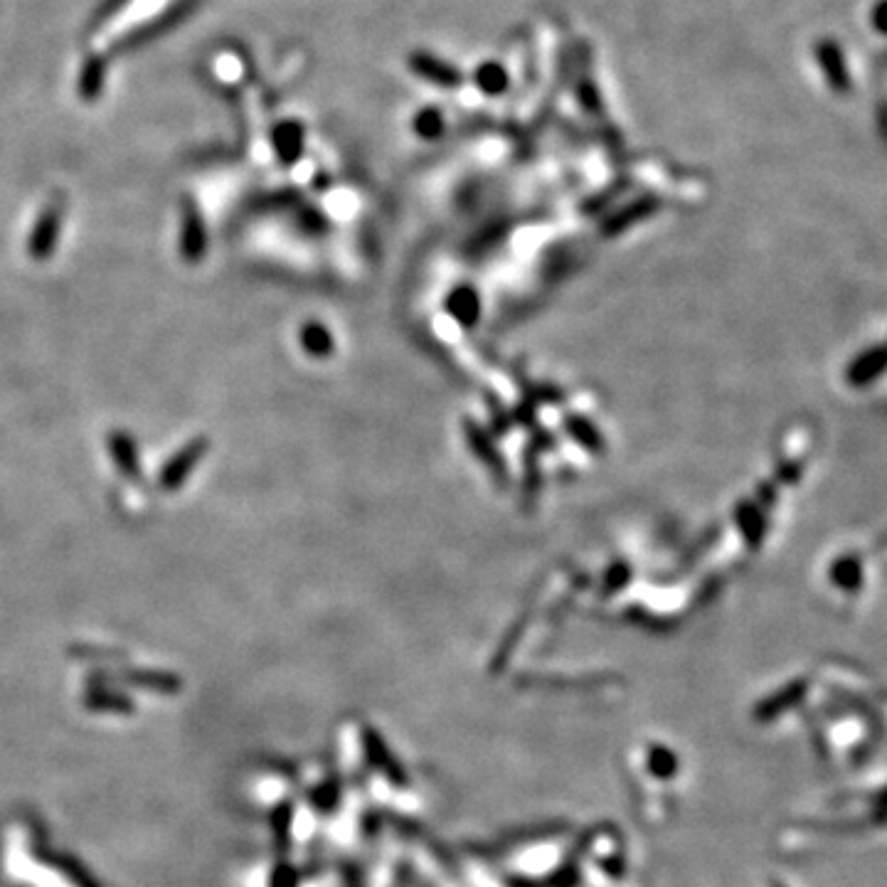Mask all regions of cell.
<instances>
[{
  "label": "cell",
  "mask_w": 887,
  "mask_h": 887,
  "mask_svg": "<svg viewBox=\"0 0 887 887\" xmlns=\"http://www.w3.org/2000/svg\"><path fill=\"white\" fill-rule=\"evenodd\" d=\"M62 217H65V200H52L42 210L33 235H30V254H33V259H37V262H45L55 252L57 237H60L62 230Z\"/></svg>",
  "instance_id": "6da1fadb"
},
{
  "label": "cell",
  "mask_w": 887,
  "mask_h": 887,
  "mask_svg": "<svg viewBox=\"0 0 887 887\" xmlns=\"http://www.w3.org/2000/svg\"><path fill=\"white\" fill-rule=\"evenodd\" d=\"M205 451H207V439H203V437L193 439V442L185 444L183 449H180L178 454L168 461L166 469H163L161 486L166 488V491H173V488L183 486L185 478H188L190 471H193V466L203 461Z\"/></svg>",
  "instance_id": "7a4b0ae2"
},
{
  "label": "cell",
  "mask_w": 887,
  "mask_h": 887,
  "mask_svg": "<svg viewBox=\"0 0 887 887\" xmlns=\"http://www.w3.org/2000/svg\"><path fill=\"white\" fill-rule=\"evenodd\" d=\"M183 254L188 262H200L207 247V232L203 225V217H200L198 207L193 203L183 205Z\"/></svg>",
  "instance_id": "3957f363"
},
{
  "label": "cell",
  "mask_w": 887,
  "mask_h": 887,
  "mask_svg": "<svg viewBox=\"0 0 887 887\" xmlns=\"http://www.w3.org/2000/svg\"><path fill=\"white\" fill-rule=\"evenodd\" d=\"M104 79H106L104 57L102 55L87 57L82 72H79V94H82L84 102H97V97H102Z\"/></svg>",
  "instance_id": "277c9868"
},
{
  "label": "cell",
  "mask_w": 887,
  "mask_h": 887,
  "mask_svg": "<svg viewBox=\"0 0 887 887\" xmlns=\"http://www.w3.org/2000/svg\"><path fill=\"white\" fill-rule=\"evenodd\" d=\"M111 456H114L116 466H121L126 476L136 478L138 471H141V464H138V454H136V446L126 437L124 432H114L111 437Z\"/></svg>",
  "instance_id": "5b68a950"
},
{
  "label": "cell",
  "mask_w": 887,
  "mask_h": 887,
  "mask_svg": "<svg viewBox=\"0 0 887 887\" xmlns=\"http://www.w3.org/2000/svg\"><path fill=\"white\" fill-rule=\"evenodd\" d=\"M821 62H823V67H826V72H828V77H831V82L836 84L838 89L846 87V84H848V79H846V69H843L841 55H838L836 47H833V45L823 47V52H821Z\"/></svg>",
  "instance_id": "8992f818"
},
{
  "label": "cell",
  "mask_w": 887,
  "mask_h": 887,
  "mask_svg": "<svg viewBox=\"0 0 887 887\" xmlns=\"http://www.w3.org/2000/svg\"><path fill=\"white\" fill-rule=\"evenodd\" d=\"M126 3H129V0H109V3H106L104 8L97 13V23H99V20H102V23H104V20H109L111 15H114L119 8H124Z\"/></svg>",
  "instance_id": "52a82bcc"
},
{
  "label": "cell",
  "mask_w": 887,
  "mask_h": 887,
  "mask_svg": "<svg viewBox=\"0 0 887 887\" xmlns=\"http://www.w3.org/2000/svg\"><path fill=\"white\" fill-rule=\"evenodd\" d=\"M873 18H875V25H878V28L883 30V33H887V0H883V3H880L878 8H875Z\"/></svg>",
  "instance_id": "ba28073f"
},
{
  "label": "cell",
  "mask_w": 887,
  "mask_h": 887,
  "mask_svg": "<svg viewBox=\"0 0 887 887\" xmlns=\"http://www.w3.org/2000/svg\"><path fill=\"white\" fill-rule=\"evenodd\" d=\"M883 804H887V794H885V799H883Z\"/></svg>",
  "instance_id": "9c48e42d"
}]
</instances>
